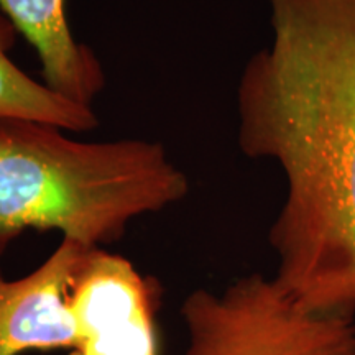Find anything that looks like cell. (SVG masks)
Returning <instances> with one entry per match:
<instances>
[{"label":"cell","instance_id":"cell-1","mask_svg":"<svg viewBox=\"0 0 355 355\" xmlns=\"http://www.w3.org/2000/svg\"><path fill=\"white\" fill-rule=\"evenodd\" d=\"M272 40L237 86V141L285 201L275 282L300 308L355 318V0H268Z\"/></svg>","mask_w":355,"mask_h":355},{"label":"cell","instance_id":"cell-2","mask_svg":"<svg viewBox=\"0 0 355 355\" xmlns=\"http://www.w3.org/2000/svg\"><path fill=\"white\" fill-rule=\"evenodd\" d=\"M188 193V176L159 141H81L50 123L0 119V255L30 229L107 245Z\"/></svg>","mask_w":355,"mask_h":355},{"label":"cell","instance_id":"cell-3","mask_svg":"<svg viewBox=\"0 0 355 355\" xmlns=\"http://www.w3.org/2000/svg\"><path fill=\"white\" fill-rule=\"evenodd\" d=\"M181 316L184 355H355V318L309 313L261 273L193 291Z\"/></svg>","mask_w":355,"mask_h":355},{"label":"cell","instance_id":"cell-4","mask_svg":"<svg viewBox=\"0 0 355 355\" xmlns=\"http://www.w3.org/2000/svg\"><path fill=\"white\" fill-rule=\"evenodd\" d=\"M68 301L78 329L68 355H158L159 285L125 257L86 248Z\"/></svg>","mask_w":355,"mask_h":355},{"label":"cell","instance_id":"cell-5","mask_svg":"<svg viewBox=\"0 0 355 355\" xmlns=\"http://www.w3.org/2000/svg\"><path fill=\"white\" fill-rule=\"evenodd\" d=\"M87 247L63 239L38 268L19 279L0 270V355L73 350L78 329L69 309V283Z\"/></svg>","mask_w":355,"mask_h":355},{"label":"cell","instance_id":"cell-6","mask_svg":"<svg viewBox=\"0 0 355 355\" xmlns=\"http://www.w3.org/2000/svg\"><path fill=\"white\" fill-rule=\"evenodd\" d=\"M0 8L37 51L44 84L92 105L105 87V71L96 53L74 38L66 0H0Z\"/></svg>","mask_w":355,"mask_h":355},{"label":"cell","instance_id":"cell-7","mask_svg":"<svg viewBox=\"0 0 355 355\" xmlns=\"http://www.w3.org/2000/svg\"><path fill=\"white\" fill-rule=\"evenodd\" d=\"M17 28L0 15V119H26L50 123L66 132H89L99 125L92 105L79 104L44 83L35 81L8 56Z\"/></svg>","mask_w":355,"mask_h":355}]
</instances>
